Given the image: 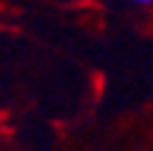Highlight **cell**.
Returning <instances> with one entry per match:
<instances>
[{
    "label": "cell",
    "mask_w": 153,
    "mask_h": 151,
    "mask_svg": "<svg viewBox=\"0 0 153 151\" xmlns=\"http://www.w3.org/2000/svg\"><path fill=\"white\" fill-rule=\"evenodd\" d=\"M131 3H136V5H151L153 0H131Z\"/></svg>",
    "instance_id": "1"
}]
</instances>
